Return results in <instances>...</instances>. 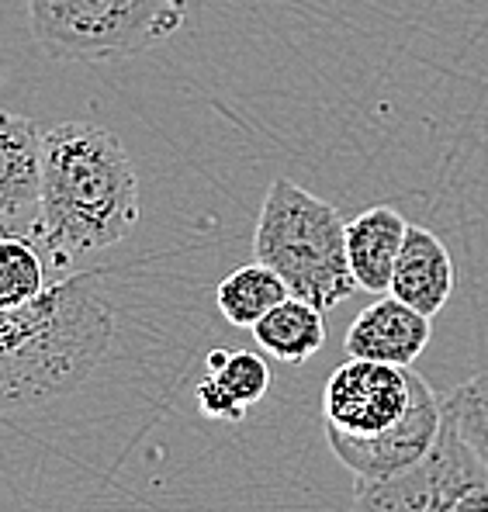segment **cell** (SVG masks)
I'll return each instance as SVG.
<instances>
[{
	"label": "cell",
	"instance_id": "cell-1",
	"mask_svg": "<svg viewBox=\"0 0 488 512\" xmlns=\"http://www.w3.org/2000/svg\"><path fill=\"white\" fill-rule=\"evenodd\" d=\"M139 222V177L115 132L66 122L42 135V198L32 239L49 267L104 253Z\"/></svg>",
	"mask_w": 488,
	"mask_h": 512
},
{
	"label": "cell",
	"instance_id": "cell-2",
	"mask_svg": "<svg viewBox=\"0 0 488 512\" xmlns=\"http://www.w3.org/2000/svg\"><path fill=\"white\" fill-rule=\"evenodd\" d=\"M115 312L90 277H66L0 312V416L70 395L111 350Z\"/></svg>",
	"mask_w": 488,
	"mask_h": 512
},
{
	"label": "cell",
	"instance_id": "cell-3",
	"mask_svg": "<svg viewBox=\"0 0 488 512\" xmlns=\"http://www.w3.org/2000/svg\"><path fill=\"white\" fill-rule=\"evenodd\" d=\"M253 253L295 298L336 308L357 288L347 256V222L329 201L315 198L288 177H274L257 218Z\"/></svg>",
	"mask_w": 488,
	"mask_h": 512
},
{
	"label": "cell",
	"instance_id": "cell-4",
	"mask_svg": "<svg viewBox=\"0 0 488 512\" xmlns=\"http://www.w3.org/2000/svg\"><path fill=\"white\" fill-rule=\"evenodd\" d=\"M187 0H28V25L52 63H108L156 49L184 25Z\"/></svg>",
	"mask_w": 488,
	"mask_h": 512
},
{
	"label": "cell",
	"instance_id": "cell-5",
	"mask_svg": "<svg viewBox=\"0 0 488 512\" xmlns=\"http://www.w3.org/2000/svg\"><path fill=\"white\" fill-rule=\"evenodd\" d=\"M354 512H488V468L444 409L423 461L388 478H354Z\"/></svg>",
	"mask_w": 488,
	"mask_h": 512
},
{
	"label": "cell",
	"instance_id": "cell-6",
	"mask_svg": "<svg viewBox=\"0 0 488 512\" xmlns=\"http://www.w3.org/2000/svg\"><path fill=\"white\" fill-rule=\"evenodd\" d=\"M419 381L423 378L412 367L347 357V364L329 374L326 391H322L326 429L354 436V440L392 433L409 416Z\"/></svg>",
	"mask_w": 488,
	"mask_h": 512
},
{
	"label": "cell",
	"instance_id": "cell-7",
	"mask_svg": "<svg viewBox=\"0 0 488 512\" xmlns=\"http://www.w3.org/2000/svg\"><path fill=\"white\" fill-rule=\"evenodd\" d=\"M440 426H444V398L423 378L409 416L392 433L374 436V440H354V436L326 429V440L329 450L336 454V461L347 471H354V478H388V474L405 471L416 461H423L426 450L437 440Z\"/></svg>",
	"mask_w": 488,
	"mask_h": 512
},
{
	"label": "cell",
	"instance_id": "cell-8",
	"mask_svg": "<svg viewBox=\"0 0 488 512\" xmlns=\"http://www.w3.org/2000/svg\"><path fill=\"white\" fill-rule=\"evenodd\" d=\"M42 198V132L32 118L0 111V236H28Z\"/></svg>",
	"mask_w": 488,
	"mask_h": 512
},
{
	"label": "cell",
	"instance_id": "cell-9",
	"mask_svg": "<svg viewBox=\"0 0 488 512\" xmlns=\"http://www.w3.org/2000/svg\"><path fill=\"white\" fill-rule=\"evenodd\" d=\"M426 343H430V315L416 312L395 295H385L350 322L343 350L357 360L412 367Z\"/></svg>",
	"mask_w": 488,
	"mask_h": 512
},
{
	"label": "cell",
	"instance_id": "cell-10",
	"mask_svg": "<svg viewBox=\"0 0 488 512\" xmlns=\"http://www.w3.org/2000/svg\"><path fill=\"white\" fill-rule=\"evenodd\" d=\"M388 295H395L430 319L454 295V260H450L447 246L440 243V236H433L426 225L409 222V229H405V243L399 260H395Z\"/></svg>",
	"mask_w": 488,
	"mask_h": 512
},
{
	"label": "cell",
	"instance_id": "cell-11",
	"mask_svg": "<svg viewBox=\"0 0 488 512\" xmlns=\"http://www.w3.org/2000/svg\"><path fill=\"white\" fill-rule=\"evenodd\" d=\"M409 222L388 205H374L347 222V256L357 288L367 295H388L395 260L402 253Z\"/></svg>",
	"mask_w": 488,
	"mask_h": 512
},
{
	"label": "cell",
	"instance_id": "cell-12",
	"mask_svg": "<svg viewBox=\"0 0 488 512\" xmlns=\"http://www.w3.org/2000/svg\"><path fill=\"white\" fill-rule=\"evenodd\" d=\"M253 340L260 343V350L270 353L274 360H281V364H305L326 343L322 308H315L305 298L288 295L253 326Z\"/></svg>",
	"mask_w": 488,
	"mask_h": 512
},
{
	"label": "cell",
	"instance_id": "cell-13",
	"mask_svg": "<svg viewBox=\"0 0 488 512\" xmlns=\"http://www.w3.org/2000/svg\"><path fill=\"white\" fill-rule=\"evenodd\" d=\"M288 284L267 267V263H250V267L232 270L225 281L215 288V305H219L222 319L239 329H253L274 305L288 298Z\"/></svg>",
	"mask_w": 488,
	"mask_h": 512
},
{
	"label": "cell",
	"instance_id": "cell-14",
	"mask_svg": "<svg viewBox=\"0 0 488 512\" xmlns=\"http://www.w3.org/2000/svg\"><path fill=\"white\" fill-rule=\"evenodd\" d=\"M49 260L28 236H0V312L25 308L49 288Z\"/></svg>",
	"mask_w": 488,
	"mask_h": 512
},
{
	"label": "cell",
	"instance_id": "cell-15",
	"mask_svg": "<svg viewBox=\"0 0 488 512\" xmlns=\"http://www.w3.org/2000/svg\"><path fill=\"white\" fill-rule=\"evenodd\" d=\"M208 378L236 409H250L270 391V367L253 350H212L208 353Z\"/></svg>",
	"mask_w": 488,
	"mask_h": 512
},
{
	"label": "cell",
	"instance_id": "cell-16",
	"mask_svg": "<svg viewBox=\"0 0 488 512\" xmlns=\"http://www.w3.org/2000/svg\"><path fill=\"white\" fill-rule=\"evenodd\" d=\"M444 409L454 419L464 443L475 450L478 461L488 468V371L450 388L444 395Z\"/></svg>",
	"mask_w": 488,
	"mask_h": 512
},
{
	"label": "cell",
	"instance_id": "cell-17",
	"mask_svg": "<svg viewBox=\"0 0 488 512\" xmlns=\"http://www.w3.org/2000/svg\"><path fill=\"white\" fill-rule=\"evenodd\" d=\"M194 395H198V409L205 412V416H212V419H222V423H239V419L246 416L243 409H236V405H232L229 398L215 388L208 374L198 381V391H194Z\"/></svg>",
	"mask_w": 488,
	"mask_h": 512
}]
</instances>
